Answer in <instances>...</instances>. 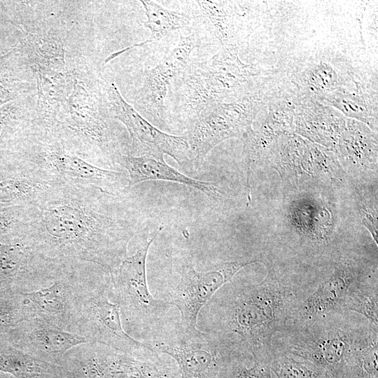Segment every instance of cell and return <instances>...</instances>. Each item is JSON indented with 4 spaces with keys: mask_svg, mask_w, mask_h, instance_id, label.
Instances as JSON below:
<instances>
[{
    "mask_svg": "<svg viewBox=\"0 0 378 378\" xmlns=\"http://www.w3.org/2000/svg\"><path fill=\"white\" fill-rule=\"evenodd\" d=\"M300 299L268 270L261 282L233 289L220 302L213 331L240 351L270 357L274 336L287 326Z\"/></svg>",
    "mask_w": 378,
    "mask_h": 378,
    "instance_id": "6da1fadb",
    "label": "cell"
},
{
    "mask_svg": "<svg viewBox=\"0 0 378 378\" xmlns=\"http://www.w3.org/2000/svg\"><path fill=\"white\" fill-rule=\"evenodd\" d=\"M344 312L288 323L276 334L281 335L282 346L272 349L309 360L331 378H350L356 350L370 323H352Z\"/></svg>",
    "mask_w": 378,
    "mask_h": 378,
    "instance_id": "7a4b0ae2",
    "label": "cell"
},
{
    "mask_svg": "<svg viewBox=\"0 0 378 378\" xmlns=\"http://www.w3.org/2000/svg\"><path fill=\"white\" fill-rule=\"evenodd\" d=\"M74 275V312L70 332L84 337L88 342L129 354L146 349L155 351L152 345L138 341L125 331L111 279L102 280L79 266L76 267Z\"/></svg>",
    "mask_w": 378,
    "mask_h": 378,
    "instance_id": "3957f363",
    "label": "cell"
},
{
    "mask_svg": "<svg viewBox=\"0 0 378 378\" xmlns=\"http://www.w3.org/2000/svg\"><path fill=\"white\" fill-rule=\"evenodd\" d=\"M252 69L238 58L234 48L204 61L189 62L172 80L175 113L189 123L210 106L237 95Z\"/></svg>",
    "mask_w": 378,
    "mask_h": 378,
    "instance_id": "277c9868",
    "label": "cell"
},
{
    "mask_svg": "<svg viewBox=\"0 0 378 378\" xmlns=\"http://www.w3.org/2000/svg\"><path fill=\"white\" fill-rule=\"evenodd\" d=\"M162 229L163 226L160 227L135 254L125 257L119 267L110 272L115 298L120 307L121 319L129 330H136L155 323L171 306L167 301L153 298L146 278L148 252Z\"/></svg>",
    "mask_w": 378,
    "mask_h": 378,
    "instance_id": "5b68a950",
    "label": "cell"
},
{
    "mask_svg": "<svg viewBox=\"0 0 378 378\" xmlns=\"http://www.w3.org/2000/svg\"><path fill=\"white\" fill-rule=\"evenodd\" d=\"M255 96L242 94L232 101L214 104L202 111L188 125L184 135L190 147L191 161L200 163L220 142L246 136L257 113Z\"/></svg>",
    "mask_w": 378,
    "mask_h": 378,
    "instance_id": "8992f818",
    "label": "cell"
},
{
    "mask_svg": "<svg viewBox=\"0 0 378 378\" xmlns=\"http://www.w3.org/2000/svg\"><path fill=\"white\" fill-rule=\"evenodd\" d=\"M104 344L77 345L59 360L70 378H172L161 361L141 360Z\"/></svg>",
    "mask_w": 378,
    "mask_h": 378,
    "instance_id": "52a82bcc",
    "label": "cell"
},
{
    "mask_svg": "<svg viewBox=\"0 0 378 378\" xmlns=\"http://www.w3.org/2000/svg\"><path fill=\"white\" fill-rule=\"evenodd\" d=\"M155 352L173 358L181 378H222L239 349L220 334L211 331L181 332L167 341L152 345Z\"/></svg>",
    "mask_w": 378,
    "mask_h": 378,
    "instance_id": "ba28073f",
    "label": "cell"
},
{
    "mask_svg": "<svg viewBox=\"0 0 378 378\" xmlns=\"http://www.w3.org/2000/svg\"><path fill=\"white\" fill-rule=\"evenodd\" d=\"M102 86V102L109 116L125 125L134 148L142 155L164 160V155H167L181 166L191 161L185 136L169 134L159 130L124 99L113 81L104 79Z\"/></svg>",
    "mask_w": 378,
    "mask_h": 378,
    "instance_id": "9c48e42d",
    "label": "cell"
},
{
    "mask_svg": "<svg viewBox=\"0 0 378 378\" xmlns=\"http://www.w3.org/2000/svg\"><path fill=\"white\" fill-rule=\"evenodd\" d=\"M258 261L223 262L204 272L197 271L190 265L183 268L180 281L172 291L170 300L167 301L180 312L181 332L198 331L197 316L206 302L224 284L232 282L233 276L241 269Z\"/></svg>",
    "mask_w": 378,
    "mask_h": 378,
    "instance_id": "30bf717a",
    "label": "cell"
},
{
    "mask_svg": "<svg viewBox=\"0 0 378 378\" xmlns=\"http://www.w3.org/2000/svg\"><path fill=\"white\" fill-rule=\"evenodd\" d=\"M197 46L195 34L183 36L177 45L144 76L134 99V108L153 125L162 123L166 117L165 99L172 80L188 64Z\"/></svg>",
    "mask_w": 378,
    "mask_h": 378,
    "instance_id": "8fae6325",
    "label": "cell"
},
{
    "mask_svg": "<svg viewBox=\"0 0 378 378\" xmlns=\"http://www.w3.org/2000/svg\"><path fill=\"white\" fill-rule=\"evenodd\" d=\"M2 335L15 348L49 363H58L69 350L88 342L84 337L64 330L37 314Z\"/></svg>",
    "mask_w": 378,
    "mask_h": 378,
    "instance_id": "7c38bea8",
    "label": "cell"
},
{
    "mask_svg": "<svg viewBox=\"0 0 378 378\" xmlns=\"http://www.w3.org/2000/svg\"><path fill=\"white\" fill-rule=\"evenodd\" d=\"M363 279L362 272L355 263L344 260L336 264L330 276L307 298L300 300L288 323L312 321L332 313L342 312L349 290Z\"/></svg>",
    "mask_w": 378,
    "mask_h": 378,
    "instance_id": "4fadbf2b",
    "label": "cell"
},
{
    "mask_svg": "<svg viewBox=\"0 0 378 378\" xmlns=\"http://www.w3.org/2000/svg\"><path fill=\"white\" fill-rule=\"evenodd\" d=\"M75 268L76 264L57 269L53 272L51 285L22 293L37 315L68 332L74 312Z\"/></svg>",
    "mask_w": 378,
    "mask_h": 378,
    "instance_id": "5bb4252c",
    "label": "cell"
},
{
    "mask_svg": "<svg viewBox=\"0 0 378 378\" xmlns=\"http://www.w3.org/2000/svg\"><path fill=\"white\" fill-rule=\"evenodd\" d=\"M47 283L43 265L22 244H0V295L33 291Z\"/></svg>",
    "mask_w": 378,
    "mask_h": 378,
    "instance_id": "9a60e30c",
    "label": "cell"
},
{
    "mask_svg": "<svg viewBox=\"0 0 378 378\" xmlns=\"http://www.w3.org/2000/svg\"><path fill=\"white\" fill-rule=\"evenodd\" d=\"M115 159L128 172V188L144 181H165L193 188L215 200L220 197V192L213 183L182 174L168 165L164 160L148 155H126L119 152L116 153Z\"/></svg>",
    "mask_w": 378,
    "mask_h": 378,
    "instance_id": "2e32d148",
    "label": "cell"
},
{
    "mask_svg": "<svg viewBox=\"0 0 378 378\" xmlns=\"http://www.w3.org/2000/svg\"><path fill=\"white\" fill-rule=\"evenodd\" d=\"M0 371L18 378H55V366L26 354L0 335Z\"/></svg>",
    "mask_w": 378,
    "mask_h": 378,
    "instance_id": "e0dca14e",
    "label": "cell"
},
{
    "mask_svg": "<svg viewBox=\"0 0 378 378\" xmlns=\"http://www.w3.org/2000/svg\"><path fill=\"white\" fill-rule=\"evenodd\" d=\"M50 159L60 173L98 182L105 190L115 188L126 181L129 183V180L121 172L102 169L72 155L55 153Z\"/></svg>",
    "mask_w": 378,
    "mask_h": 378,
    "instance_id": "ac0fdd59",
    "label": "cell"
},
{
    "mask_svg": "<svg viewBox=\"0 0 378 378\" xmlns=\"http://www.w3.org/2000/svg\"><path fill=\"white\" fill-rule=\"evenodd\" d=\"M146 15L144 22L150 31L148 41H158L171 31L188 26L192 20L189 15L166 8L153 1H141Z\"/></svg>",
    "mask_w": 378,
    "mask_h": 378,
    "instance_id": "d6986e66",
    "label": "cell"
},
{
    "mask_svg": "<svg viewBox=\"0 0 378 378\" xmlns=\"http://www.w3.org/2000/svg\"><path fill=\"white\" fill-rule=\"evenodd\" d=\"M270 364L276 378H331L313 363L281 350L272 349Z\"/></svg>",
    "mask_w": 378,
    "mask_h": 378,
    "instance_id": "ffe728a7",
    "label": "cell"
},
{
    "mask_svg": "<svg viewBox=\"0 0 378 378\" xmlns=\"http://www.w3.org/2000/svg\"><path fill=\"white\" fill-rule=\"evenodd\" d=\"M350 378H378V330L370 323L356 350Z\"/></svg>",
    "mask_w": 378,
    "mask_h": 378,
    "instance_id": "44dd1931",
    "label": "cell"
},
{
    "mask_svg": "<svg viewBox=\"0 0 378 378\" xmlns=\"http://www.w3.org/2000/svg\"><path fill=\"white\" fill-rule=\"evenodd\" d=\"M342 312H356L378 326L377 284L371 285L363 279L354 284L346 295Z\"/></svg>",
    "mask_w": 378,
    "mask_h": 378,
    "instance_id": "7402d4cb",
    "label": "cell"
},
{
    "mask_svg": "<svg viewBox=\"0 0 378 378\" xmlns=\"http://www.w3.org/2000/svg\"><path fill=\"white\" fill-rule=\"evenodd\" d=\"M270 357L239 351L229 363L222 378H276L270 368Z\"/></svg>",
    "mask_w": 378,
    "mask_h": 378,
    "instance_id": "603a6c76",
    "label": "cell"
},
{
    "mask_svg": "<svg viewBox=\"0 0 378 378\" xmlns=\"http://www.w3.org/2000/svg\"><path fill=\"white\" fill-rule=\"evenodd\" d=\"M36 315L33 304L22 293L0 295V335Z\"/></svg>",
    "mask_w": 378,
    "mask_h": 378,
    "instance_id": "cb8c5ba5",
    "label": "cell"
},
{
    "mask_svg": "<svg viewBox=\"0 0 378 378\" xmlns=\"http://www.w3.org/2000/svg\"><path fill=\"white\" fill-rule=\"evenodd\" d=\"M27 186L19 181L7 180L0 181V200L11 201L20 198L27 192Z\"/></svg>",
    "mask_w": 378,
    "mask_h": 378,
    "instance_id": "d4e9b609",
    "label": "cell"
},
{
    "mask_svg": "<svg viewBox=\"0 0 378 378\" xmlns=\"http://www.w3.org/2000/svg\"><path fill=\"white\" fill-rule=\"evenodd\" d=\"M360 211L365 225L369 229L374 239L377 243V213L363 203L360 205Z\"/></svg>",
    "mask_w": 378,
    "mask_h": 378,
    "instance_id": "484cf974",
    "label": "cell"
},
{
    "mask_svg": "<svg viewBox=\"0 0 378 378\" xmlns=\"http://www.w3.org/2000/svg\"><path fill=\"white\" fill-rule=\"evenodd\" d=\"M8 226V221L6 218L0 216V235L5 231Z\"/></svg>",
    "mask_w": 378,
    "mask_h": 378,
    "instance_id": "4316f807",
    "label": "cell"
}]
</instances>
